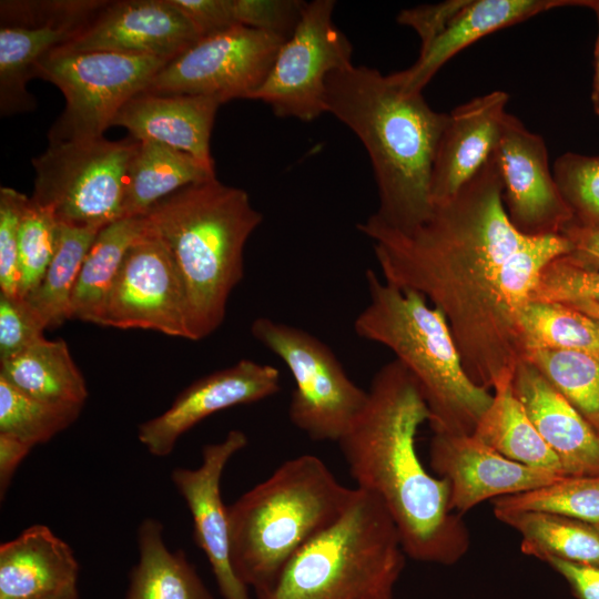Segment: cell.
Wrapping results in <instances>:
<instances>
[{
    "label": "cell",
    "instance_id": "cell-10",
    "mask_svg": "<svg viewBox=\"0 0 599 599\" xmlns=\"http://www.w3.org/2000/svg\"><path fill=\"white\" fill-rule=\"evenodd\" d=\"M251 334L293 376L291 423L312 440L337 443L363 409L367 390L351 379L327 344L300 327L261 316Z\"/></svg>",
    "mask_w": 599,
    "mask_h": 599
},
{
    "label": "cell",
    "instance_id": "cell-40",
    "mask_svg": "<svg viewBox=\"0 0 599 599\" xmlns=\"http://www.w3.org/2000/svg\"><path fill=\"white\" fill-rule=\"evenodd\" d=\"M28 201L12 187L0 189V292L13 297L19 296V226Z\"/></svg>",
    "mask_w": 599,
    "mask_h": 599
},
{
    "label": "cell",
    "instance_id": "cell-1",
    "mask_svg": "<svg viewBox=\"0 0 599 599\" xmlns=\"http://www.w3.org/2000/svg\"><path fill=\"white\" fill-rule=\"evenodd\" d=\"M380 277L422 294L445 317L461 364L478 386L511 380L522 358L519 314L545 267L572 251L564 234L531 236L510 222L494 153L454 196L400 231L375 214L357 224Z\"/></svg>",
    "mask_w": 599,
    "mask_h": 599
},
{
    "label": "cell",
    "instance_id": "cell-33",
    "mask_svg": "<svg viewBox=\"0 0 599 599\" xmlns=\"http://www.w3.org/2000/svg\"><path fill=\"white\" fill-rule=\"evenodd\" d=\"M524 359L534 365L587 420L599 416V352L537 349Z\"/></svg>",
    "mask_w": 599,
    "mask_h": 599
},
{
    "label": "cell",
    "instance_id": "cell-5",
    "mask_svg": "<svg viewBox=\"0 0 599 599\" xmlns=\"http://www.w3.org/2000/svg\"><path fill=\"white\" fill-rule=\"evenodd\" d=\"M355 488L342 485L317 456L301 455L227 506L230 550L240 580L256 597L291 558L335 521Z\"/></svg>",
    "mask_w": 599,
    "mask_h": 599
},
{
    "label": "cell",
    "instance_id": "cell-46",
    "mask_svg": "<svg viewBox=\"0 0 599 599\" xmlns=\"http://www.w3.org/2000/svg\"><path fill=\"white\" fill-rule=\"evenodd\" d=\"M572 251L566 255L572 262L588 268L599 270V227H582L571 223L562 233Z\"/></svg>",
    "mask_w": 599,
    "mask_h": 599
},
{
    "label": "cell",
    "instance_id": "cell-43",
    "mask_svg": "<svg viewBox=\"0 0 599 599\" xmlns=\"http://www.w3.org/2000/svg\"><path fill=\"white\" fill-rule=\"evenodd\" d=\"M467 1L447 0L405 9L398 13L397 22L412 28L418 34L422 50L446 28Z\"/></svg>",
    "mask_w": 599,
    "mask_h": 599
},
{
    "label": "cell",
    "instance_id": "cell-7",
    "mask_svg": "<svg viewBox=\"0 0 599 599\" xmlns=\"http://www.w3.org/2000/svg\"><path fill=\"white\" fill-rule=\"evenodd\" d=\"M406 561L382 500L355 488L347 507L304 545L257 599H394Z\"/></svg>",
    "mask_w": 599,
    "mask_h": 599
},
{
    "label": "cell",
    "instance_id": "cell-17",
    "mask_svg": "<svg viewBox=\"0 0 599 599\" xmlns=\"http://www.w3.org/2000/svg\"><path fill=\"white\" fill-rule=\"evenodd\" d=\"M200 39L172 0L108 1L60 52H113L171 61Z\"/></svg>",
    "mask_w": 599,
    "mask_h": 599
},
{
    "label": "cell",
    "instance_id": "cell-13",
    "mask_svg": "<svg viewBox=\"0 0 599 599\" xmlns=\"http://www.w3.org/2000/svg\"><path fill=\"white\" fill-rule=\"evenodd\" d=\"M101 326L150 329L190 339L181 277L167 247L148 221L125 253L109 292Z\"/></svg>",
    "mask_w": 599,
    "mask_h": 599
},
{
    "label": "cell",
    "instance_id": "cell-28",
    "mask_svg": "<svg viewBox=\"0 0 599 599\" xmlns=\"http://www.w3.org/2000/svg\"><path fill=\"white\" fill-rule=\"evenodd\" d=\"M82 29L60 26L0 28V114L33 111L37 101L27 90L35 64L75 38Z\"/></svg>",
    "mask_w": 599,
    "mask_h": 599
},
{
    "label": "cell",
    "instance_id": "cell-16",
    "mask_svg": "<svg viewBox=\"0 0 599 599\" xmlns=\"http://www.w3.org/2000/svg\"><path fill=\"white\" fill-rule=\"evenodd\" d=\"M280 390L281 374L276 367L241 359L189 385L165 412L138 426V439L151 455L165 457L180 437L204 418L266 399Z\"/></svg>",
    "mask_w": 599,
    "mask_h": 599
},
{
    "label": "cell",
    "instance_id": "cell-45",
    "mask_svg": "<svg viewBox=\"0 0 599 599\" xmlns=\"http://www.w3.org/2000/svg\"><path fill=\"white\" fill-rule=\"evenodd\" d=\"M569 585L577 599H599V566L557 558L546 560Z\"/></svg>",
    "mask_w": 599,
    "mask_h": 599
},
{
    "label": "cell",
    "instance_id": "cell-25",
    "mask_svg": "<svg viewBox=\"0 0 599 599\" xmlns=\"http://www.w3.org/2000/svg\"><path fill=\"white\" fill-rule=\"evenodd\" d=\"M213 177V165L186 152L156 141H139L128 169L123 217L144 215L177 190Z\"/></svg>",
    "mask_w": 599,
    "mask_h": 599
},
{
    "label": "cell",
    "instance_id": "cell-21",
    "mask_svg": "<svg viewBox=\"0 0 599 599\" xmlns=\"http://www.w3.org/2000/svg\"><path fill=\"white\" fill-rule=\"evenodd\" d=\"M590 0H468L409 68L388 74L406 93H422L436 72L455 54L480 38L541 12Z\"/></svg>",
    "mask_w": 599,
    "mask_h": 599
},
{
    "label": "cell",
    "instance_id": "cell-6",
    "mask_svg": "<svg viewBox=\"0 0 599 599\" xmlns=\"http://www.w3.org/2000/svg\"><path fill=\"white\" fill-rule=\"evenodd\" d=\"M365 281L368 303L354 321L356 335L389 348L416 379L433 433L473 435L493 394L468 377L444 315L372 268Z\"/></svg>",
    "mask_w": 599,
    "mask_h": 599
},
{
    "label": "cell",
    "instance_id": "cell-49",
    "mask_svg": "<svg viewBox=\"0 0 599 599\" xmlns=\"http://www.w3.org/2000/svg\"><path fill=\"white\" fill-rule=\"evenodd\" d=\"M564 304L575 307L592 317L599 318V303L579 301V302H571V303H564Z\"/></svg>",
    "mask_w": 599,
    "mask_h": 599
},
{
    "label": "cell",
    "instance_id": "cell-11",
    "mask_svg": "<svg viewBox=\"0 0 599 599\" xmlns=\"http://www.w3.org/2000/svg\"><path fill=\"white\" fill-rule=\"evenodd\" d=\"M334 0L306 2L298 24L251 100L266 103L277 116L305 122L326 113L327 75L353 63V45L334 23Z\"/></svg>",
    "mask_w": 599,
    "mask_h": 599
},
{
    "label": "cell",
    "instance_id": "cell-38",
    "mask_svg": "<svg viewBox=\"0 0 599 599\" xmlns=\"http://www.w3.org/2000/svg\"><path fill=\"white\" fill-rule=\"evenodd\" d=\"M104 0H6L1 27L60 26L84 29L106 4Z\"/></svg>",
    "mask_w": 599,
    "mask_h": 599
},
{
    "label": "cell",
    "instance_id": "cell-50",
    "mask_svg": "<svg viewBox=\"0 0 599 599\" xmlns=\"http://www.w3.org/2000/svg\"><path fill=\"white\" fill-rule=\"evenodd\" d=\"M22 599H79V590L78 586H74L57 593Z\"/></svg>",
    "mask_w": 599,
    "mask_h": 599
},
{
    "label": "cell",
    "instance_id": "cell-37",
    "mask_svg": "<svg viewBox=\"0 0 599 599\" xmlns=\"http://www.w3.org/2000/svg\"><path fill=\"white\" fill-rule=\"evenodd\" d=\"M552 173L573 214V224L599 227V154L566 152L554 163Z\"/></svg>",
    "mask_w": 599,
    "mask_h": 599
},
{
    "label": "cell",
    "instance_id": "cell-32",
    "mask_svg": "<svg viewBox=\"0 0 599 599\" xmlns=\"http://www.w3.org/2000/svg\"><path fill=\"white\" fill-rule=\"evenodd\" d=\"M519 332L522 356L537 349L599 352V318L564 303L529 301Z\"/></svg>",
    "mask_w": 599,
    "mask_h": 599
},
{
    "label": "cell",
    "instance_id": "cell-24",
    "mask_svg": "<svg viewBox=\"0 0 599 599\" xmlns=\"http://www.w3.org/2000/svg\"><path fill=\"white\" fill-rule=\"evenodd\" d=\"M136 542L139 559L130 571L124 599H215L185 552L166 546L158 519L140 522Z\"/></svg>",
    "mask_w": 599,
    "mask_h": 599
},
{
    "label": "cell",
    "instance_id": "cell-8",
    "mask_svg": "<svg viewBox=\"0 0 599 599\" xmlns=\"http://www.w3.org/2000/svg\"><path fill=\"white\" fill-rule=\"evenodd\" d=\"M138 143L131 136L49 143L32 159L31 200L69 226L101 230L122 219L128 169Z\"/></svg>",
    "mask_w": 599,
    "mask_h": 599
},
{
    "label": "cell",
    "instance_id": "cell-41",
    "mask_svg": "<svg viewBox=\"0 0 599 599\" xmlns=\"http://www.w3.org/2000/svg\"><path fill=\"white\" fill-rule=\"evenodd\" d=\"M47 326L26 298L0 292V362L44 338Z\"/></svg>",
    "mask_w": 599,
    "mask_h": 599
},
{
    "label": "cell",
    "instance_id": "cell-47",
    "mask_svg": "<svg viewBox=\"0 0 599 599\" xmlns=\"http://www.w3.org/2000/svg\"><path fill=\"white\" fill-rule=\"evenodd\" d=\"M34 446L6 433H0V497L4 498L12 478Z\"/></svg>",
    "mask_w": 599,
    "mask_h": 599
},
{
    "label": "cell",
    "instance_id": "cell-31",
    "mask_svg": "<svg viewBox=\"0 0 599 599\" xmlns=\"http://www.w3.org/2000/svg\"><path fill=\"white\" fill-rule=\"evenodd\" d=\"M99 231L59 223L54 255L39 285L24 297L40 315L47 328L58 327L70 318L75 282Z\"/></svg>",
    "mask_w": 599,
    "mask_h": 599
},
{
    "label": "cell",
    "instance_id": "cell-14",
    "mask_svg": "<svg viewBox=\"0 0 599 599\" xmlns=\"http://www.w3.org/2000/svg\"><path fill=\"white\" fill-rule=\"evenodd\" d=\"M494 159L508 217L519 232L531 236L561 234L573 222L550 170L542 136L508 112Z\"/></svg>",
    "mask_w": 599,
    "mask_h": 599
},
{
    "label": "cell",
    "instance_id": "cell-42",
    "mask_svg": "<svg viewBox=\"0 0 599 599\" xmlns=\"http://www.w3.org/2000/svg\"><path fill=\"white\" fill-rule=\"evenodd\" d=\"M306 2L301 0H232L235 26L287 39L300 22Z\"/></svg>",
    "mask_w": 599,
    "mask_h": 599
},
{
    "label": "cell",
    "instance_id": "cell-51",
    "mask_svg": "<svg viewBox=\"0 0 599 599\" xmlns=\"http://www.w3.org/2000/svg\"><path fill=\"white\" fill-rule=\"evenodd\" d=\"M591 426L596 429V432L599 434V416L598 417H595V418H591L588 420Z\"/></svg>",
    "mask_w": 599,
    "mask_h": 599
},
{
    "label": "cell",
    "instance_id": "cell-4",
    "mask_svg": "<svg viewBox=\"0 0 599 599\" xmlns=\"http://www.w3.org/2000/svg\"><path fill=\"white\" fill-rule=\"evenodd\" d=\"M167 247L187 303L190 339L223 323L231 293L244 275V248L263 215L246 191L216 177L177 190L144 214Z\"/></svg>",
    "mask_w": 599,
    "mask_h": 599
},
{
    "label": "cell",
    "instance_id": "cell-3",
    "mask_svg": "<svg viewBox=\"0 0 599 599\" xmlns=\"http://www.w3.org/2000/svg\"><path fill=\"white\" fill-rule=\"evenodd\" d=\"M325 110L363 143L378 193L374 213L390 227L409 231L432 214L430 180L448 113L433 110L422 93H406L388 74L354 65L331 72Z\"/></svg>",
    "mask_w": 599,
    "mask_h": 599
},
{
    "label": "cell",
    "instance_id": "cell-36",
    "mask_svg": "<svg viewBox=\"0 0 599 599\" xmlns=\"http://www.w3.org/2000/svg\"><path fill=\"white\" fill-rule=\"evenodd\" d=\"M59 223L29 197L19 226V296L24 298L41 282L57 248Z\"/></svg>",
    "mask_w": 599,
    "mask_h": 599
},
{
    "label": "cell",
    "instance_id": "cell-9",
    "mask_svg": "<svg viewBox=\"0 0 599 599\" xmlns=\"http://www.w3.org/2000/svg\"><path fill=\"white\" fill-rule=\"evenodd\" d=\"M167 60L113 52L51 51L33 77L59 88L65 106L48 132L49 143L103 136L120 109L150 85Z\"/></svg>",
    "mask_w": 599,
    "mask_h": 599
},
{
    "label": "cell",
    "instance_id": "cell-22",
    "mask_svg": "<svg viewBox=\"0 0 599 599\" xmlns=\"http://www.w3.org/2000/svg\"><path fill=\"white\" fill-rule=\"evenodd\" d=\"M221 104L213 97L144 90L120 109L112 126L125 128L134 140L156 141L214 166L210 141Z\"/></svg>",
    "mask_w": 599,
    "mask_h": 599
},
{
    "label": "cell",
    "instance_id": "cell-29",
    "mask_svg": "<svg viewBox=\"0 0 599 599\" xmlns=\"http://www.w3.org/2000/svg\"><path fill=\"white\" fill-rule=\"evenodd\" d=\"M494 515L520 535V550L527 556L599 566V524L536 510H494Z\"/></svg>",
    "mask_w": 599,
    "mask_h": 599
},
{
    "label": "cell",
    "instance_id": "cell-18",
    "mask_svg": "<svg viewBox=\"0 0 599 599\" xmlns=\"http://www.w3.org/2000/svg\"><path fill=\"white\" fill-rule=\"evenodd\" d=\"M429 464L448 481L450 508L460 516L487 499L534 490L565 477L508 459L474 435L434 433Z\"/></svg>",
    "mask_w": 599,
    "mask_h": 599
},
{
    "label": "cell",
    "instance_id": "cell-48",
    "mask_svg": "<svg viewBox=\"0 0 599 599\" xmlns=\"http://www.w3.org/2000/svg\"><path fill=\"white\" fill-rule=\"evenodd\" d=\"M588 8L592 9L597 17L598 32L593 52V81L591 100L595 112L599 116V0H590Z\"/></svg>",
    "mask_w": 599,
    "mask_h": 599
},
{
    "label": "cell",
    "instance_id": "cell-23",
    "mask_svg": "<svg viewBox=\"0 0 599 599\" xmlns=\"http://www.w3.org/2000/svg\"><path fill=\"white\" fill-rule=\"evenodd\" d=\"M79 562L68 542L35 524L0 546V599L48 596L78 586Z\"/></svg>",
    "mask_w": 599,
    "mask_h": 599
},
{
    "label": "cell",
    "instance_id": "cell-35",
    "mask_svg": "<svg viewBox=\"0 0 599 599\" xmlns=\"http://www.w3.org/2000/svg\"><path fill=\"white\" fill-rule=\"evenodd\" d=\"M494 510H536L599 524V475L565 476L544 487L493 500Z\"/></svg>",
    "mask_w": 599,
    "mask_h": 599
},
{
    "label": "cell",
    "instance_id": "cell-34",
    "mask_svg": "<svg viewBox=\"0 0 599 599\" xmlns=\"http://www.w3.org/2000/svg\"><path fill=\"white\" fill-rule=\"evenodd\" d=\"M82 408L31 397L0 377V433L13 435L32 446L45 444L67 429Z\"/></svg>",
    "mask_w": 599,
    "mask_h": 599
},
{
    "label": "cell",
    "instance_id": "cell-39",
    "mask_svg": "<svg viewBox=\"0 0 599 599\" xmlns=\"http://www.w3.org/2000/svg\"><path fill=\"white\" fill-rule=\"evenodd\" d=\"M530 301L599 303V270L583 267L566 255L557 257L542 271Z\"/></svg>",
    "mask_w": 599,
    "mask_h": 599
},
{
    "label": "cell",
    "instance_id": "cell-27",
    "mask_svg": "<svg viewBox=\"0 0 599 599\" xmlns=\"http://www.w3.org/2000/svg\"><path fill=\"white\" fill-rule=\"evenodd\" d=\"M146 227L144 215L119 219L102 227L78 275L70 318L101 326L109 292L126 251Z\"/></svg>",
    "mask_w": 599,
    "mask_h": 599
},
{
    "label": "cell",
    "instance_id": "cell-12",
    "mask_svg": "<svg viewBox=\"0 0 599 599\" xmlns=\"http://www.w3.org/2000/svg\"><path fill=\"white\" fill-rule=\"evenodd\" d=\"M286 39L234 26L200 38L169 61L146 91L219 99H250L265 80Z\"/></svg>",
    "mask_w": 599,
    "mask_h": 599
},
{
    "label": "cell",
    "instance_id": "cell-44",
    "mask_svg": "<svg viewBox=\"0 0 599 599\" xmlns=\"http://www.w3.org/2000/svg\"><path fill=\"white\" fill-rule=\"evenodd\" d=\"M189 19L200 38L235 26L232 0H172Z\"/></svg>",
    "mask_w": 599,
    "mask_h": 599
},
{
    "label": "cell",
    "instance_id": "cell-15",
    "mask_svg": "<svg viewBox=\"0 0 599 599\" xmlns=\"http://www.w3.org/2000/svg\"><path fill=\"white\" fill-rule=\"evenodd\" d=\"M247 443L244 432L232 429L221 441L203 446L200 466L171 471V480L190 510L194 541L204 552L223 599H251L248 587L232 566L227 506L221 494L226 465Z\"/></svg>",
    "mask_w": 599,
    "mask_h": 599
},
{
    "label": "cell",
    "instance_id": "cell-26",
    "mask_svg": "<svg viewBox=\"0 0 599 599\" xmlns=\"http://www.w3.org/2000/svg\"><path fill=\"white\" fill-rule=\"evenodd\" d=\"M0 377L37 399L83 408L85 379L63 339L45 338L18 355L0 362Z\"/></svg>",
    "mask_w": 599,
    "mask_h": 599
},
{
    "label": "cell",
    "instance_id": "cell-30",
    "mask_svg": "<svg viewBox=\"0 0 599 599\" xmlns=\"http://www.w3.org/2000/svg\"><path fill=\"white\" fill-rule=\"evenodd\" d=\"M494 390L493 402L473 435L508 459L566 476L559 459L515 396L512 380L501 383Z\"/></svg>",
    "mask_w": 599,
    "mask_h": 599
},
{
    "label": "cell",
    "instance_id": "cell-2",
    "mask_svg": "<svg viewBox=\"0 0 599 599\" xmlns=\"http://www.w3.org/2000/svg\"><path fill=\"white\" fill-rule=\"evenodd\" d=\"M429 409L418 383L396 358L373 376L366 403L337 441L357 488L377 496L407 557L451 566L468 552L470 534L450 508L449 484L427 471L416 449Z\"/></svg>",
    "mask_w": 599,
    "mask_h": 599
},
{
    "label": "cell",
    "instance_id": "cell-19",
    "mask_svg": "<svg viewBox=\"0 0 599 599\" xmlns=\"http://www.w3.org/2000/svg\"><path fill=\"white\" fill-rule=\"evenodd\" d=\"M509 95L496 90L476 97L448 113L432 171L433 204L454 196L493 155Z\"/></svg>",
    "mask_w": 599,
    "mask_h": 599
},
{
    "label": "cell",
    "instance_id": "cell-20",
    "mask_svg": "<svg viewBox=\"0 0 599 599\" xmlns=\"http://www.w3.org/2000/svg\"><path fill=\"white\" fill-rule=\"evenodd\" d=\"M512 390L566 476L599 475V434L529 362L521 358Z\"/></svg>",
    "mask_w": 599,
    "mask_h": 599
}]
</instances>
